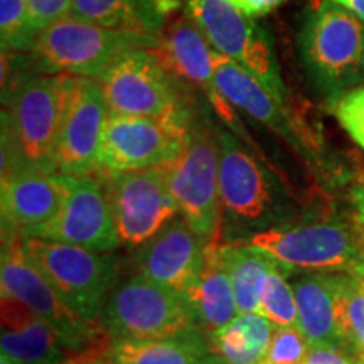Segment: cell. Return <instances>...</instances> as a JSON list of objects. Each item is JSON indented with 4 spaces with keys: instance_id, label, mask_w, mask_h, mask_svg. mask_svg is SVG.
I'll return each instance as SVG.
<instances>
[{
    "instance_id": "cell-27",
    "label": "cell",
    "mask_w": 364,
    "mask_h": 364,
    "mask_svg": "<svg viewBox=\"0 0 364 364\" xmlns=\"http://www.w3.org/2000/svg\"><path fill=\"white\" fill-rule=\"evenodd\" d=\"M334 279L344 351L358 364H364V277L344 273Z\"/></svg>"
},
{
    "instance_id": "cell-33",
    "label": "cell",
    "mask_w": 364,
    "mask_h": 364,
    "mask_svg": "<svg viewBox=\"0 0 364 364\" xmlns=\"http://www.w3.org/2000/svg\"><path fill=\"white\" fill-rule=\"evenodd\" d=\"M304 364H358L353 356L339 348L331 346H309V353Z\"/></svg>"
},
{
    "instance_id": "cell-21",
    "label": "cell",
    "mask_w": 364,
    "mask_h": 364,
    "mask_svg": "<svg viewBox=\"0 0 364 364\" xmlns=\"http://www.w3.org/2000/svg\"><path fill=\"white\" fill-rule=\"evenodd\" d=\"M223 240H213L206 245L204 265L196 284L186 292L196 324L206 334L221 329L238 316V306L221 255Z\"/></svg>"
},
{
    "instance_id": "cell-37",
    "label": "cell",
    "mask_w": 364,
    "mask_h": 364,
    "mask_svg": "<svg viewBox=\"0 0 364 364\" xmlns=\"http://www.w3.org/2000/svg\"><path fill=\"white\" fill-rule=\"evenodd\" d=\"M157 6L162 11L164 16H166V14L176 11V9L179 7V0H157Z\"/></svg>"
},
{
    "instance_id": "cell-4",
    "label": "cell",
    "mask_w": 364,
    "mask_h": 364,
    "mask_svg": "<svg viewBox=\"0 0 364 364\" xmlns=\"http://www.w3.org/2000/svg\"><path fill=\"white\" fill-rule=\"evenodd\" d=\"M218 140L221 225L228 233L267 230L285 209L280 181L231 132L218 130Z\"/></svg>"
},
{
    "instance_id": "cell-38",
    "label": "cell",
    "mask_w": 364,
    "mask_h": 364,
    "mask_svg": "<svg viewBox=\"0 0 364 364\" xmlns=\"http://www.w3.org/2000/svg\"><path fill=\"white\" fill-rule=\"evenodd\" d=\"M358 206H359V223L364 226V194H359Z\"/></svg>"
},
{
    "instance_id": "cell-2",
    "label": "cell",
    "mask_w": 364,
    "mask_h": 364,
    "mask_svg": "<svg viewBox=\"0 0 364 364\" xmlns=\"http://www.w3.org/2000/svg\"><path fill=\"white\" fill-rule=\"evenodd\" d=\"M297 43L304 71L332 103L364 85V22L338 4L321 0L309 11Z\"/></svg>"
},
{
    "instance_id": "cell-22",
    "label": "cell",
    "mask_w": 364,
    "mask_h": 364,
    "mask_svg": "<svg viewBox=\"0 0 364 364\" xmlns=\"http://www.w3.org/2000/svg\"><path fill=\"white\" fill-rule=\"evenodd\" d=\"M292 287L299 311L297 327L309 346H331L344 351L334 275L309 273Z\"/></svg>"
},
{
    "instance_id": "cell-17",
    "label": "cell",
    "mask_w": 364,
    "mask_h": 364,
    "mask_svg": "<svg viewBox=\"0 0 364 364\" xmlns=\"http://www.w3.org/2000/svg\"><path fill=\"white\" fill-rule=\"evenodd\" d=\"M66 199L65 176L21 171L2 177V235H29L61 211Z\"/></svg>"
},
{
    "instance_id": "cell-5",
    "label": "cell",
    "mask_w": 364,
    "mask_h": 364,
    "mask_svg": "<svg viewBox=\"0 0 364 364\" xmlns=\"http://www.w3.org/2000/svg\"><path fill=\"white\" fill-rule=\"evenodd\" d=\"M243 243L260 250L284 268L346 272L359 275L364 263V226L343 221L279 225L250 235Z\"/></svg>"
},
{
    "instance_id": "cell-13",
    "label": "cell",
    "mask_w": 364,
    "mask_h": 364,
    "mask_svg": "<svg viewBox=\"0 0 364 364\" xmlns=\"http://www.w3.org/2000/svg\"><path fill=\"white\" fill-rule=\"evenodd\" d=\"M108 110L115 115L169 117L188 110L174 73L156 49H136L118 59L102 78Z\"/></svg>"
},
{
    "instance_id": "cell-15",
    "label": "cell",
    "mask_w": 364,
    "mask_h": 364,
    "mask_svg": "<svg viewBox=\"0 0 364 364\" xmlns=\"http://www.w3.org/2000/svg\"><path fill=\"white\" fill-rule=\"evenodd\" d=\"M66 199L61 211L29 235L93 252H112L120 241L102 181L93 176H65Z\"/></svg>"
},
{
    "instance_id": "cell-18",
    "label": "cell",
    "mask_w": 364,
    "mask_h": 364,
    "mask_svg": "<svg viewBox=\"0 0 364 364\" xmlns=\"http://www.w3.org/2000/svg\"><path fill=\"white\" fill-rule=\"evenodd\" d=\"M157 53L174 75L201 88L218 115L236 130L238 124L231 108L233 105L223 97L215 83V49L188 16L171 26L169 34L157 48Z\"/></svg>"
},
{
    "instance_id": "cell-8",
    "label": "cell",
    "mask_w": 364,
    "mask_h": 364,
    "mask_svg": "<svg viewBox=\"0 0 364 364\" xmlns=\"http://www.w3.org/2000/svg\"><path fill=\"white\" fill-rule=\"evenodd\" d=\"M100 324L112 341L174 339L201 331L184 295L139 273L113 289Z\"/></svg>"
},
{
    "instance_id": "cell-20",
    "label": "cell",
    "mask_w": 364,
    "mask_h": 364,
    "mask_svg": "<svg viewBox=\"0 0 364 364\" xmlns=\"http://www.w3.org/2000/svg\"><path fill=\"white\" fill-rule=\"evenodd\" d=\"M215 83L233 107L282 136L294 139V127L282 103L257 76L233 59L215 51Z\"/></svg>"
},
{
    "instance_id": "cell-30",
    "label": "cell",
    "mask_w": 364,
    "mask_h": 364,
    "mask_svg": "<svg viewBox=\"0 0 364 364\" xmlns=\"http://www.w3.org/2000/svg\"><path fill=\"white\" fill-rule=\"evenodd\" d=\"M309 343L299 327H277L262 364H304Z\"/></svg>"
},
{
    "instance_id": "cell-25",
    "label": "cell",
    "mask_w": 364,
    "mask_h": 364,
    "mask_svg": "<svg viewBox=\"0 0 364 364\" xmlns=\"http://www.w3.org/2000/svg\"><path fill=\"white\" fill-rule=\"evenodd\" d=\"M277 326L260 314H238L209 334L213 353L223 364H262Z\"/></svg>"
},
{
    "instance_id": "cell-1",
    "label": "cell",
    "mask_w": 364,
    "mask_h": 364,
    "mask_svg": "<svg viewBox=\"0 0 364 364\" xmlns=\"http://www.w3.org/2000/svg\"><path fill=\"white\" fill-rule=\"evenodd\" d=\"M73 75L27 71L2 83V177L54 171Z\"/></svg>"
},
{
    "instance_id": "cell-7",
    "label": "cell",
    "mask_w": 364,
    "mask_h": 364,
    "mask_svg": "<svg viewBox=\"0 0 364 364\" xmlns=\"http://www.w3.org/2000/svg\"><path fill=\"white\" fill-rule=\"evenodd\" d=\"M0 289L2 295L21 300L43 317L56 331L68 356L110 349L112 339L103 326L73 312L43 273L27 260L21 248V235H2Z\"/></svg>"
},
{
    "instance_id": "cell-19",
    "label": "cell",
    "mask_w": 364,
    "mask_h": 364,
    "mask_svg": "<svg viewBox=\"0 0 364 364\" xmlns=\"http://www.w3.org/2000/svg\"><path fill=\"white\" fill-rule=\"evenodd\" d=\"M0 317L2 354L12 361L17 364H61L70 358L59 343L56 331L21 300L2 295Z\"/></svg>"
},
{
    "instance_id": "cell-26",
    "label": "cell",
    "mask_w": 364,
    "mask_h": 364,
    "mask_svg": "<svg viewBox=\"0 0 364 364\" xmlns=\"http://www.w3.org/2000/svg\"><path fill=\"white\" fill-rule=\"evenodd\" d=\"M221 255L240 314H260L262 285L273 260L243 241L221 243Z\"/></svg>"
},
{
    "instance_id": "cell-10",
    "label": "cell",
    "mask_w": 364,
    "mask_h": 364,
    "mask_svg": "<svg viewBox=\"0 0 364 364\" xmlns=\"http://www.w3.org/2000/svg\"><path fill=\"white\" fill-rule=\"evenodd\" d=\"M166 167L182 218L208 243L221 238L218 130L193 117L182 152Z\"/></svg>"
},
{
    "instance_id": "cell-14",
    "label": "cell",
    "mask_w": 364,
    "mask_h": 364,
    "mask_svg": "<svg viewBox=\"0 0 364 364\" xmlns=\"http://www.w3.org/2000/svg\"><path fill=\"white\" fill-rule=\"evenodd\" d=\"M108 110L98 80L71 76L54 154L59 176H91L98 172L100 149Z\"/></svg>"
},
{
    "instance_id": "cell-12",
    "label": "cell",
    "mask_w": 364,
    "mask_h": 364,
    "mask_svg": "<svg viewBox=\"0 0 364 364\" xmlns=\"http://www.w3.org/2000/svg\"><path fill=\"white\" fill-rule=\"evenodd\" d=\"M102 174L120 245L142 247L177 218L179 206L171 193L166 164L145 171Z\"/></svg>"
},
{
    "instance_id": "cell-9",
    "label": "cell",
    "mask_w": 364,
    "mask_h": 364,
    "mask_svg": "<svg viewBox=\"0 0 364 364\" xmlns=\"http://www.w3.org/2000/svg\"><path fill=\"white\" fill-rule=\"evenodd\" d=\"M186 16L198 26L213 49L257 76L280 100L289 102L275 46L268 31L228 0H184Z\"/></svg>"
},
{
    "instance_id": "cell-40",
    "label": "cell",
    "mask_w": 364,
    "mask_h": 364,
    "mask_svg": "<svg viewBox=\"0 0 364 364\" xmlns=\"http://www.w3.org/2000/svg\"><path fill=\"white\" fill-rule=\"evenodd\" d=\"M359 275L364 277V263H363V268H361V272H359Z\"/></svg>"
},
{
    "instance_id": "cell-11",
    "label": "cell",
    "mask_w": 364,
    "mask_h": 364,
    "mask_svg": "<svg viewBox=\"0 0 364 364\" xmlns=\"http://www.w3.org/2000/svg\"><path fill=\"white\" fill-rule=\"evenodd\" d=\"M193 112L169 117L108 115L98 172L145 171L176 161L184 147Z\"/></svg>"
},
{
    "instance_id": "cell-24",
    "label": "cell",
    "mask_w": 364,
    "mask_h": 364,
    "mask_svg": "<svg viewBox=\"0 0 364 364\" xmlns=\"http://www.w3.org/2000/svg\"><path fill=\"white\" fill-rule=\"evenodd\" d=\"M70 16L108 29L159 38L164 14L157 0H73Z\"/></svg>"
},
{
    "instance_id": "cell-16",
    "label": "cell",
    "mask_w": 364,
    "mask_h": 364,
    "mask_svg": "<svg viewBox=\"0 0 364 364\" xmlns=\"http://www.w3.org/2000/svg\"><path fill=\"white\" fill-rule=\"evenodd\" d=\"M208 241L184 218L177 216L159 233L136 248L134 265L139 275L181 295L196 284L204 265Z\"/></svg>"
},
{
    "instance_id": "cell-34",
    "label": "cell",
    "mask_w": 364,
    "mask_h": 364,
    "mask_svg": "<svg viewBox=\"0 0 364 364\" xmlns=\"http://www.w3.org/2000/svg\"><path fill=\"white\" fill-rule=\"evenodd\" d=\"M228 2L233 4L235 7H238L240 11L248 14V16L258 17L272 12L273 9L282 6L285 0H228Z\"/></svg>"
},
{
    "instance_id": "cell-6",
    "label": "cell",
    "mask_w": 364,
    "mask_h": 364,
    "mask_svg": "<svg viewBox=\"0 0 364 364\" xmlns=\"http://www.w3.org/2000/svg\"><path fill=\"white\" fill-rule=\"evenodd\" d=\"M21 248L73 312L100 322L117 282L112 255L33 236H21Z\"/></svg>"
},
{
    "instance_id": "cell-28",
    "label": "cell",
    "mask_w": 364,
    "mask_h": 364,
    "mask_svg": "<svg viewBox=\"0 0 364 364\" xmlns=\"http://www.w3.org/2000/svg\"><path fill=\"white\" fill-rule=\"evenodd\" d=\"M260 316L267 317L277 327L299 326V311L294 287H290L285 279V268L275 260H273L262 285Z\"/></svg>"
},
{
    "instance_id": "cell-3",
    "label": "cell",
    "mask_w": 364,
    "mask_h": 364,
    "mask_svg": "<svg viewBox=\"0 0 364 364\" xmlns=\"http://www.w3.org/2000/svg\"><path fill=\"white\" fill-rule=\"evenodd\" d=\"M159 46L161 38L108 29L68 16L41 31L27 59L31 71L98 80L125 54Z\"/></svg>"
},
{
    "instance_id": "cell-36",
    "label": "cell",
    "mask_w": 364,
    "mask_h": 364,
    "mask_svg": "<svg viewBox=\"0 0 364 364\" xmlns=\"http://www.w3.org/2000/svg\"><path fill=\"white\" fill-rule=\"evenodd\" d=\"M329 2L338 4L339 7L346 9L353 16H356L359 21L364 22V0H329Z\"/></svg>"
},
{
    "instance_id": "cell-29",
    "label": "cell",
    "mask_w": 364,
    "mask_h": 364,
    "mask_svg": "<svg viewBox=\"0 0 364 364\" xmlns=\"http://www.w3.org/2000/svg\"><path fill=\"white\" fill-rule=\"evenodd\" d=\"M27 0H0L2 53H29L38 39Z\"/></svg>"
},
{
    "instance_id": "cell-39",
    "label": "cell",
    "mask_w": 364,
    "mask_h": 364,
    "mask_svg": "<svg viewBox=\"0 0 364 364\" xmlns=\"http://www.w3.org/2000/svg\"><path fill=\"white\" fill-rule=\"evenodd\" d=\"M0 364H17V363H16V361H12L11 358L4 356V354H2V358H0Z\"/></svg>"
},
{
    "instance_id": "cell-32",
    "label": "cell",
    "mask_w": 364,
    "mask_h": 364,
    "mask_svg": "<svg viewBox=\"0 0 364 364\" xmlns=\"http://www.w3.org/2000/svg\"><path fill=\"white\" fill-rule=\"evenodd\" d=\"M73 0H27L34 31L41 34L46 27H49L59 19L70 16Z\"/></svg>"
},
{
    "instance_id": "cell-31",
    "label": "cell",
    "mask_w": 364,
    "mask_h": 364,
    "mask_svg": "<svg viewBox=\"0 0 364 364\" xmlns=\"http://www.w3.org/2000/svg\"><path fill=\"white\" fill-rule=\"evenodd\" d=\"M332 107L341 127L364 150V85L344 93Z\"/></svg>"
},
{
    "instance_id": "cell-23",
    "label": "cell",
    "mask_w": 364,
    "mask_h": 364,
    "mask_svg": "<svg viewBox=\"0 0 364 364\" xmlns=\"http://www.w3.org/2000/svg\"><path fill=\"white\" fill-rule=\"evenodd\" d=\"M108 356L115 364H223L203 331L174 339L112 341Z\"/></svg>"
},
{
    "instance_id": "cell-35",
    "label": "cell",
    "mask_w": 364,
    "mask_h": 364,
    "mask_svg": "<svg viewBox=\"0 0 364 364\" xmlns=\"http://www.w3.org/2000/svg\"><path fill=\"white\" fill-rule=\"evenodd\" d=\"M61 364H115L108 356V351H90L70 356Z\"/></svg>"
}]
</instances>
